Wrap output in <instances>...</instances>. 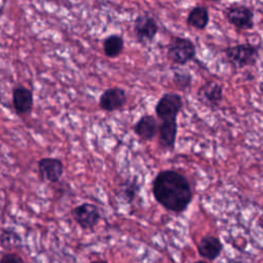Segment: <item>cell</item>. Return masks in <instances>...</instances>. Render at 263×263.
<instances>
[{"mask_svg":"<svg viewBox=\"0 0 263 263\" xmlns=\"http://www.w3.org/2000/svg\"><path fill=\"white\" fill-rule=\"evenodd\" d=\"M90 263H108V262H106L104 260H95V261H92Z\"/></svg>","mask_w":263,"mask_h":263,"instance_id":"cell-21","label":"cell"},{"mask_svg":"<svg viewBox=\"0 0 263 263\" xmlns=\"http://www.w3.org/2000/svg\"><path fill=\"white\" fill-rule=\"evenodd\" d=\"M0 245L3 248L10 249L22 245V239L16 232L10 229H4L0 234Z\"/></svg>","mask_w":263,"mask_h":263,"instance_id":"cell-18","label":"cell"},{"mask_svg":"<svg viewBox=\"0 0 263 263\" xmlns=\"http://www.w3.org/2000/svg\"><path fill=\"white\" fill-rule=\"evenodd\" d=\"M0 263H24V260L15 253H6L1 257Z\"/></svg>","mask_w":263,"mask_h":263,"instance_id":"cell-20","label":"cell"},{"mask_svg":"<svg viewBox=\"0 0 263 263\" xmlns=\"http://www.w3.org/2000/svg\"><path fill=\"white\" fill-rule=\"evenodd\" d=\"M210 22L209 9L203 5H196L189 11L186 23L188 26L197 30H203L206 28Z\"/></svg>","mask_w":263,"mask_h":263,"instance_id":"cell-15","label":"cell"},{"mask_svg":"<svg viewBox=\"0 0 263 263\" xmlns=\"http://www.w3.org/2000/svg\"><path fill=\"white\" fill-rule=\"evenodd\" d=\"M183 105V99L179 93L165 92L155 105V114L161 121L177 120Z\"/></svg>","mask_w":263,"mask_h":263,"instance_id":"cell-4","label":"cell"},{"mask_svg":"<svg viewBox=\"0 0 263 263\" xmlns=\"http://www.w3.org/2000/svg\"><path fill=\"white\" fill-rule=\"evenodd\" d=\"M228 62L236 69L254 66L259 59V47L252 43H241L224 49Z\"/></svg>","mask_w":263,"mask_h":263,"instance_id":"cell-2","label":"cell"},{"mask_svg":"<svg viewBox=\"0 0 263 263\" xmlns=\"http://www.w3.org/2000/svg\"><path fill=\"white\" fill-rule=\"evenodd\" d=\"M127 102V96L121 87H110L103 91L99 99V105L101 109L112 112L119 110L125 106Z\"/></svg>","mask_w":263,"mask_h":263,"instance_id":"cell-10","label":"cell"},{"mask_svg":"<svg viewBox=\"0 0 263 263\" xmlns=\"http://www.w3.org/2000/svg\"><path fill=\"white\" fill-rule=\"evenodd\" d=\"M64 174V163L59 158L44 157L38 161V175L41 181L57 183Z\"/></svg>","mask_w":263,"mask_h":263,"instance_id":"cell-9","label":"cell"},{"mask_svg":"<svg viewBox=\"0 0 263 263\" xmlns=\"http://www.w3.org/2000/svg\"><path fill=\"white\" fill-rule=\"evenodd\" d=\"M12 104L20 115H26L33 109V92L23 85H16L12 89Z\"/></svg>","mask_w":263,"mask_h":263,"instance_id":"cell-12","label":"cell"},{"mask_svg":"<svg viewBox=\"0 0 263 263\" xmlns=\"http://www.w3.org/2000/svg\"><path fill=\"white\" fill-rule=\"evenodd\" d=\"M152 193L155 200L165 210L183 213L193 198L188 179L175 170L159 172L152 182Z\"/></svg>","mask_w":263,"mask_h":263,"instance_id":"cell-1","label":"cell"},{"mask_svg":"<svg viewBox=\"0 0 263 263\" xmlns=\"http://www.w3.org/2000/svg\"><path fill=\"white\" fill-rule=\"evenodd\" d=\"M158 23L149 13H141L134 23V33L138 42L146 44L153 41L158 33Z\"/></svg>","mask_w":263,"mask_h":263,"instance_id":"cell-6","label":"cell"},{"mask_svg":"<svg viewBox=\"0 0 263 263\" xmlns=\"http://www.w3.org/2000/svg\"><path fill=\"white\" fill-rule=\"evenodd\" d=\"M194 263H208V262H205V261H196Z\"/></svg>","mask_w":263,"mask_h":263,"instance_id":"cell-22","label":"cell"},{"mask_svg":"<svg viewBox=\"0 0 263 263\" xmlns=\"http://www.w3.org/2000/svg\"><path fill=\"white\" fill-rule=\"evenodd\" d=\"M141 190L140 183L137 178L125 180L119 188V196L127 203H133L138 197Z\"/></svg>","mask_w":263,"mask_h":263,"instance_id":"cell-17","label":"cell"},{"mask_svg":"<svg viewBox=\"0 0 263 263\" xmlns=\"http://www.w3.org/2000/svg\"><path fill=\"white\" fill-rule=\"evenodd\" d=\"M124 47L123 38L120 35L112 34L106 37L103 41V49L104 53L108 58H116L118 57Z\"/></svg>","mask_w":263,"mask_h":263,"instance_id":"cell-16","label":"cell"},{"mask_svg":"<svg viewBox=\"0 0 263 263\" xmlns=\"http://www.w3.org/2000/svg\"><path fill=\"white\" fill-rule=\"evenodd\" d=\"M226 20L238 30H251L254 28V10L242 4H232L225 9Z\"/></svg>","mask_w":263,"mask_h":263,"instance_id":"cell-5","label":"cell"},{"mask_svg":"<svg viewBox=\"0 0 263 263\" xmlns=\"http://www.w3.org/2000/svg\"><path fill=\"white\" fill-rule=\"evenodd\" d=\"M166 55L174 64L183 66L195 58L196 47L189 38L175 37L167 46Z\"/></svg>","mask_w":263,"mask_h":263,"instance_id":"cell-3","label":"cell"},{"mask_svg":"<svg viewBox=\"0 0 263 263\" xmlns=\"http://www.w3.org/2000/svg\"><path fill=\"white\" fill-rule=\"evenodd\" d=\"M71 214L75 222L82 229L93 228L101 219V213L98 206L90 202H83L75 206Z\"/></svg>","mask_w":263,"mask_h":263,"instance_id":"cell-7","label":"cell"},{"mask_svg":"<svg viewBox=\"0 0 263 263\" xmlns=\"http://www.w3.org/2000/svg\"><path fill=\"white\" fill-rule=\"evenodd\" d=\"M223 249L221 240L213 235H205L201 237L198 243L199 255L208 260H215L221 253Z\"/></svg>","mask_w":263,"mask_h":263,"instance_id":"cell-14","label":"cell"},{"mask_svg":"<svg viewBox=\"0 0 263 263\" xmlns=\"http://www.w3.org/2000/svg\"><path fill=\"white\" fill-rule=\"evenodd\" d=\"M178 134L177 120L161 121L158 123V143L162 150L173 151L176 146Z\"/></svg>","mask_w":263,"mask_h":263,"instance_id":"cell-11","label":"cell"},{"mask_svg":"<svg viewBox=\"0 0 263 263\" xmlns=\"http://www.w3.org/2000/svg\"><path fill=\"white\" fill-rule=\"evenodd\" d=\"M173 81L179 89L185 90L191 85L192 75L187 71H177L174 73Z\"/></svg>","mask_w":263,"mask_h":263,"instance_id":"cell-19","label":"cell"},{"mask_svg":"<svg viewBox=\"0 0 263 263\" xmlns=\"http://www.w3.org/2000/svg\"><path fill=\"white\" fill-rule=\"evenodd\" d=\"M196 96L203 106L215 110L223 101V88L220 83L210 80L198 88Z\"/></svg>","mask_w":263,"mask_h":263,"instance_id":"cell-8","label":"cell"},{"mask_svg":"<svg viewBox=\"0 0 263 263\" xmlns=\"http://www.w3.org/2000/svg\"><path fill=\"white\" fill-rule=\"evenodd\" d=\"M134 132L141 140H153L158 134L157 119L150 114L143 115L134 125Z\"/></svg>","mask_w":263,"mask_h":263,"instance_id":"cell-13","label":"cell"}]
</instances>
